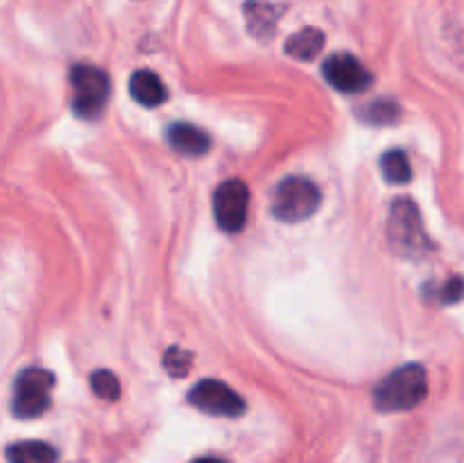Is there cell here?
I'll return each instance as SVG.
<instances>
[{
    "mask_svg": "<svg viewBox=\"0 0 464 463\" xmlns=\"http://www.w3.org/2000/svg\"><path fill=\"white\" fill-rule=\"evenodd\" d=\"M429 395V379L426 370L420 363H408L390 372L383 381L374 389V404L379 411H411L420 407Z\"/></svg>",
    "mask_w": 464,
    "mask_h": 463,
    "instance_id": "7a4b0ae2",
    "label": "cell"
},
{
    "mask_svg": "<svg viewBox=\"0 0 464 463\" xmlns=\"http://www.w3.org/2000/svg\"><path fill=\"white\" fill-rule=\"evenodd\" d=\"M54 386L53 372L44 368H27L16 377L12 398V413L21 420L39 418L50 407V390Z\"/></svg>",
    "mask_w": 464,
    "mask_h": 463,
    "instance_id": "5b68a950",
    "label": "cell"
},
{
    "mask_svg": "<svg viewBox=\"0 0 464 463\" xmlns=\"http://www.w3.org/2000/svg\"><path fill=\"white\" fill-rule=\"evenodd\" d=\"M322 193L306 177H285L272 193V216L284 222H302L320 207Z\"/></svg>",
    "mask_w": 464,
    "mask_h": 463,
    "instance_id": "3957f363",
    "label": "cell"
},
{
    "mask_svg": "<svg viewBox=\"0 0 464 463\" xmlns=\"http://www.w3.org/2000/svg\"><path fill=\"white\" fill-rule=\"evenodd\" d=\"M168 145L186 157H202L211 150V136L190 123H172L166 132Z\"/></svg>",
    "mask_w": 464,
    "mask_h": 463,
    "instance_id": "30bf717a",
    "label": "cell"
},
{
    "mask_svg": "<svg viewBox=\"0 0 464 463\" xmlns=\"http://www.w3.org/2000/svg\"><path fill=\"white\" fill-rule=\"evenodd\" d=\"M193 463H227V461H222V458L218 457H202V458H195Z\"/></svg>",
    "mask_w": 464,
    "mask_h": 463,
    "instance_id": "d6986e66",
    "label": "cell"
},
{
    "mask_svg": "<svg viewBox=\"0 0 464 463\" xmlns=\"http://www.w3.org/2000/svg\"><path fill=\"white\" fill-rule=\"evenodd\" d=\"M243 12L249 34L256 36L258 41H270L275 36L281 14H284V5L270 3V0H247Z\"/></svg>",
    "mask_w": 464,
    "mask_h": 463,
    "instance_id": "9c48e42d",
    "label": "cell"
},
{
    "mask_svg": "<svg viewBox=\"0 0 464 463\" xmlns=\"http://www.w3.org/2000/svg\"><path fill=\"white\" fill-rule=\"evenodd\" d=\"M388 243L394 254L412 261H420L433 252V241L426 234L415 200L399 198L392 202L388 218Z\"/></svg>",
    "mask_w": 464,
    "mask_h": 463,
    "instance_id": "6da1fadb",
    "label": "cell"
},
{
    "mask_svg": "<svg viewBox=\"0 0 464 463\" xmlns=\"http://www.w3.org/2000/svg\"><path fill=\"white\" fill-rule=\"evenodd\" d=\"M358 116L370 125H394L401 116V107L394 100H374L358 112Z\"/></svg>",
    "mask_w": 464,
    "mask_h": 463,
    "instance_id": "9a60e30c",
    "label": "cell"
},
{
    "mask_svg": "<svg viewBox=\"0 0 464 463\" xmlns=\"http://www.w3.org/2000/svg\"><path fill=\"white\" fill-rule=\"evenodd\" d=\"M188 402L211 416L238 418L245 413V402L234 389L218 379H202L190 389Z\"/></svg>",
    "mask_w": 464,
    "mask_h": 463,
    "instance_id": "52a82bcc",
    "label": "cell"
},
{
    "mask_svg": "<svg viewBox=\"0 0 464 463\" xmlns=\"http://www.w3.org/2000/svg\"><path fill=\"white\" fill-rule=\"evenodd\" d=\"M249 189L240 180H227L213 193V213L220 230L236 234L247 222Z\"/></svg>",
    "mask_w": 464,
    "mask_h": 463,
    "instance_id": "8992f818",
    "label": "cell"
},
{
    "mask_svg": "<svg viewBox=\"0 0 464 463\" xmlns=\"http://www.w3.org/2000/svg\"><path fill=\"white\" fill-rule=\"evenodd\" d=\"M426 298L433 300V302L444 304H458L464 300V277L453 275L449 277L442 284H426Z\"/></svg>",
    "mask_w": 464,
    "mask_h": 463,
    "instance_id": "2e32d148",
    "label": "cell"
},
{
    "mask_svg": "<svg viewBox=\"0 0 464 463\" xmlns=\"http://www.w3.org/2000/svg\"><path fill=\"white\" fill-rule=\"evenodd\" d=\"M163 366L172 377H186L193 368V354L184 348H170L163 359Z\"/></svg>",
    "mask_w": 464,
    "mask_h": 463,
    "instance_id": "ac0fdd59",
    "label": "cell"
},
{
    "mask_svg": "<svg viewBox=\"0 0 464 463\" xmlns=\"http://www.w3.org/2000/svg\"><path fill=\"white\" fill-rule=\"evenodd\" d=\"M9 463H57V452L41 440H23L7 448Z\"/></svg>",
    "mask_w": 464,
    "mask_h": 463,
    "instance_id": "4fadbf2b",
    "label": "cell"
},
{
    "mask_svg": "<svg viewBox=\"0 0 464 463\" xmlns=\"http://www.w3.org/2000/svg\"><path fill=\"white\" fill-rule=\"evenodd\" d=\"M381 172H383L385 182L394 186H403L412 180V168L411 162H408L406 153L399 148L388 150V153L381 157Z\"/></svg>",
    "mask_w": 464,
    "mask_h": 463,
    "instance_id": "5bb4252c",
    "label": "cell"
},
{
    "mask_svg": "<svg viewBox=\"0 0 464 463\" xmlns=\"http://www.w3.org/2000/svg\"><path fill=\"white\" fill-rule=\"evenodd\" d=\"M324 32L317 27H304V30L295 32L288 41H285L284 50L290 57L299 59V62H313L317 54L324 50Z\"/></svg>",
    "mask_w": 464,
    "mask_h": 463,
    "instance_id": "7c38bea8",
    "label": "cell"
},
{
    "mask_svg": "<svg viewBox=\"0 0 464 463\" xmlns=\"http://www.w3.org/2000/svg\"><path fill=\"white\" fill-rule=\"evenodd\" d=\"M130 94L143 107H159L168 98V91L163 86L161 77L152 71H145V68H140V71H136L130 77Z\"/></svg>",
    "mask_w": 464,
    "mask_h": 463,
    "instance_id": "8fae6325",
    "label": "cell"
},
{
    "mask_svg": "<svg viewBox=\"0 0 464 463\" xmlns=\"http://www.w3.org/2000/svg\"><path fill=\"white\" fill-rule=\"evenodd\" d=\"M91 389L98 398L107 399V402H116L118 395H121V384L111 370H95L91 375Z\"/></svg>",
    "mask_w": 464,
    "mask_h": 463,
    "instance_id": "e0dca14e",
    "label": "cell"
},
{
    "mask_svg": "<svg viewBox=\"0 0 464 463\" xmlns=\"http://www.w3.org/2000/svg\"><path fill=\"white\" fill-rule=\"evenodd\" d=\"M322 75L334 89L343 91V94H361L372 84V73L353 54L347 53L326 57L322 64Z\"/></svg>",
    "mask_w": 464,
    "mask_h": 463,
    "instance_id": "ba28073f",
    "label": "cell"
},
{
    "mask_svg": "<svg viewBox=\"0 0 464 463\" xmlns=\"http://www.w3.org/2000/svg\"><path fill=\"white\" fill-rule=\"evenodd\" d=\"M71 107L72 112L80 118L86 121H93L100 118V113L104 112L109 100V75L104 71L95 66H84V64H77L71 71Z\"/></svg>",
    "mask_w": 464,
    "mask_h": 463,
    "instance_id": "277c9868",
    "label": "cell"
}]
</instances>
